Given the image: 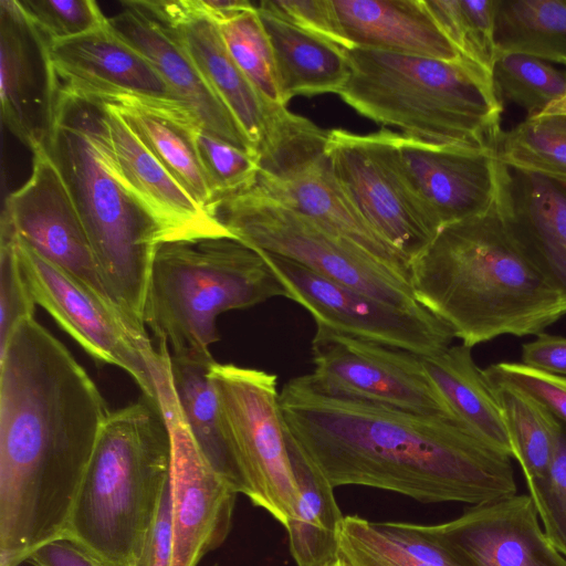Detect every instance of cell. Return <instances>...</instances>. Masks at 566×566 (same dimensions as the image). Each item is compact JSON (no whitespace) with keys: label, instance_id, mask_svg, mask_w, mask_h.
<instances>
[{"label":"cell","instance_id":"cell-1","mask_svg":"<svg viewBox=\"0 0 566 566\" xmlns=\"http://www.w3.org/2000/svg\"><path fill=\"white\" fill-rule=\"evenodd\" d=\"M112 412L70 350L36 319L0 349V566L65 536Z\"/></svg>","mask_w":566,"mask_h":566},{"label":"cell","instance_id":"cell-2","mask_svg":"<svg viewBox=\"0 0 566 566\" xmlns=\"http://www.w3.org/2000/svg\"><path fill=\"white\" fill-rule=\"evenodd\" d=\"M286 427L334 488L363 485L422 503H488L516 494L512 462L460 421L315 390L280 392Z\"/></svg>","mask_w":566,"mask_h":566},{"label":"cell","instance_id":"cell-3","mask_svg":"<svg viewBox=\"0 0 566 566\" xmlns=\"http://www.w3.org/2000/svg\"><path fill=\"white\" fill-rule=\"evenodd\" d=\"M409 277L417 302L471 348L501 335H537L566 315L495 202L482 216L441 228L410 261Z\"/></svg>","mask_w":566,"mask_h":566},{"label":"cell","instance_id":"cell-4","mask_svg":"<svg viewBox=\"0 0 566 566\" xmlns=\"http://www.w3.org/2000/svg\"><path fill=\"white\" fill-rule=\"evenodd\" d=\"M340 98L361 116L415 139L495 150L502 104L493 80L467 60L350 46Z\"/></svg>","mask_w":566,"mask_h":566},{"label":"cell","instance_id":"cell-5","mask_svg":"<svg viewBox=\"0 0 566 566\" xmlns=\"http://www.w3.org/2000/svg\"><path fill=\"white\" fill-rule=\"evenodd\" d=\"M171 437L157 400L112 412L80 485L65 536L112 566H135L170 480Z\"/></svg>","mask_w":566,"mask_h":566},{"label":"cell","instance_id":"cell-6","mask_svg":"<svg viewBox=\"0 0 566 566\" xmlns=\"http://www.w3.org/2000/svg\"><path fill=\"white\" fill-rule=\"evenodd\" d=\"M97 103L59 87L55 122L44 149L82 219L117 306L146 331L143 313L160 229L112 174L97 140Z\"/></svg>","mask_w":566,"mask_h":566},{"label":"cell","instance_id":"cell-7","mask_svg":"<svg viewBox=\"0 0 566 566\" xmlns=\"http://www.w3.org/2000/svg\"><path fill=\"white\" fill-rule=\"evenodd\" d=\"M275 296L284 286L261 253L233 237L159 244L143 323L170 353H207L219 340L217 317Z\"/></svg>","mask_w":566,"mask_h":566},{"label":"cell","instance_id":"cell-8","mask_svg":"<svg viewBox=\"0 0 566 566\" xmlns=\"http://www.w3.org/2000/svg\"><path fill=\"white\" fill-rule=\"evenodd\" d=\"M212 214L243 243L295 261L399 307H417L410 281L360 247L256 187L218 199Z\"/></svg>","mask_w":566,"mask_h":566},{"label":"cell","instance_id":"cell-9","mask_svg":"<svg viewBox=\"0 0 566 566\" xmlns=\"http://www.w3.org/2000/svg\"><path fill=\"white\" fill-rule=\"evenodd\" d=\"M326 138V130L286 108L258 149L254 187L410 281L409 260L367 222L339 186L325 153Z\"/></svg>","mask_w":566,"mask_h":566},{"label":"cell","instance_id":"cell-10","mask_svg":"<svg viewBox=\"0 0 566 566\" xmlns=\"http://www.w3.org/2000/svg\"><path fill=\"white\" fill-rule=\"evenodd\" d=\"M210 377L247 482V497L284 525L294 515L300 489L287 451L277 377L217 361Z\"/></svg>","mask_w":566,"mask_h":566},{"label":"cell","instance_id":"cell-11","mask_svg":"<svg viewBox=\"0 0 566 566\" xmlns=\"http://www.w3.org/2000/svg\"><path fill=\"white\" fill-rule=\"evenodd\" d=\"M392 135L388 128L366 135L334 128L327 132L325 153L354 206L410 262L440 228L405 177Z\"/></svg>","mask_w":566,"mask_h":566},{"label":"cell","instance_id":"cell-12","mask_svg":"<svg viewBox=\"0 0 566 566\" xmlns=\"http://www.w3.org/2000/svg\"><path fill=\"white\" fill-rule=\"evenodd\" d=\"M259 252L284 286L285 297L308 311L316 326L419 356L451 346V328L422 305L399 307L295 261Z\"/></svg>","mask_w":566,"mask_h":566},{"label":"cell","instance_id":"cell-13","mask_svg":"<svg viewBox=\"0 0 566 566\" xmlns=\"http://www.w3.org/2000/svg\"><path fill=\"white\" fill-rule=\"evenodd\" d=\"M15 244L35 304L42 306L93 359L122 368L137 382L144 396L157 400L153 365L158 350L147 332L17 238Z\"/></svg>","mask_w":566,"mask_h":566},{"label":"cell","instance_id":"cell-14","mask_svg":"<svg viewBox=\"0 0 566 566\" xmlns=\"http://www.w3.org/2000/svg\"><path fill=\"white\" fill-rule=\"evenodd\" d=\"M153 366L156 399L170 432L172 554L171 566H197L227 538L238 493L206 462L177 400L170 350L158 345Z\"/></svg>","mask_w":566,"mask_h":566},{"label":"cell","instance_id":"cell-15","mask_svg":"<svg viewBox=\"0 0 566 566\" xmlns=\"http://www.w3.org/2000/svg\"><path fill=\"white\" fill-rule=\"evenodd\" d=\"M312 354L314 369L305 377L324 395L458 420L419 355L323 326H316Z\"/></svg>","mask_w":566,"mask_h":566},{"label":"cell","instance_id":"cell-16","mask_svg":"<svg viewBox=\"0 0 566 566\" xmlns=\"http://www.w3.org/2000/svg\"><path fill=\"white\" fill-rule=\"evenodd\" d=\"M1 227L10 229L18 240L120 311L107 287L70 191L44 147L32 151L29 179L8 196Z\"/></svg>","mask_w":566,"mask_h":566},{"label":"cell","instance_id":"cell-17","mask_svg":"<svg viewBox=\"0 0 566 566\" xmlns=\"http://www.w3.org/2000/svg\"><path fill=\"white\" fill-rule=\"evenodd\" d=\"M94 101L98 105L95 130L103 156L116 180L156 221L163 243L233 237L178 184L112 105Z\"/></svg>","mask_w":566,"mask_h":566},{"label":"cell","instance_id":"cell-18","mask_svg":"<svg viewBox=\"0 0 566 566\" xmlns=\"http://www.w3.org/2000/svg\"><path fill=\"white\" fill-rule=\"evenodd\" d=\"M50 45L19 1H0L2 120L31 151L44 147L55 122L59 80Z\"/></svg>","mask_w":566,"mask_h":566},{"label":"cell","instance_id":"cell-19","mask_svg":"<svg viewBox=\"0 0 566 566\" xmlns=\"http://www.w3.org/2000/svg\"><path fill=\"white\" fill-rule=\"evenodd\" d=\"M422 527L461 566H566L526 494L472 505L452 521Z\"/></svg>","mask_w":566,"mask_h":566},{"label":"cell","instance_id":"cell-20","mask_svg":"<svg viewBox=\"0 0 566 566\" xmlns=\"http://www.w3.org/2000/svg\"><path fill=\"white\" fill-rule=\"evenodd\" d=\"M392 144L405 177L440 229L493 207L494 150L433 144L397 133Z\"/></svg>","mask_w":566,"mask_h":566},{"label":"cell","instance_id":"cell-21","mask_svg":"<svg viewBox=\"0 0 566 566\" xmlns=\"http://www.w3.org/2000/svg\"><path fill=\"white\" fill-rule=\"evenodd\" d=\"M178 40L206 82L259 149L286 106L266 102L238 67L218 24L198 0H140Z\"/></svg>","mask_w":566,"mask_h":566},{"label":"cell","instance_id":"cell-22","mask_svg":"<svg viewBox=\"0 0 566 566\" xmlns=\"http://www.w3.org/2000/svg\"><path fill=\"white\" fill-rule=\"evenodd\" d=\"M120 4L122 10L107 18L108 24L156 67L199 126L242 149L258 154L174 34L140 0H125Z\"/></svg>","mask_w":566,"mask_h":566},{"label":"cell","instance_id":"cell-23","mask_svg":"<svg viewBox=\"0 0 566 566\" xmlns=\"http://www.w3.org/2000/svg\"><path fill=\"white\" fill-rule=\"evenodd\" d=\"M499 213L559 293L566 312V184L496 159Z\"/></svg>","mask_w":566,"mask_h":566},{"label":"cell","instance_id":"cell-24","mask_svg":"<svg viewBox=\"0 0 566 566\" xmlns=\"http://www.w3.org/2000/svg\"><path fill=\"white\" fill-rule=\"evenodd\" d=\"M50 55L59 87L69 92L116 91L184 106L156 67L117 35L108 21L81 35L51 42Z\"/></svg>","mask_w":566,"mask_h":566},{"label":"cell","instance_id":"cell-25","mask_svg":"<svg viewBox=\"0 0 566 566\" xmlns=\"http://www.w3.org/2000/svg\"><path fill=\"white\" fill-rule=\"evenodd\" d=\"M74 94L112 105L178 184L211 213L214 198L196 143L201 127L188 109L178 104H166L125 92Z\"/></svg>","mask_w":566,"mask_h":566},{"label":"cell","instance_id":"cell-26","mask_svg":"<svg viewBox=\"0 0 566 566\" xmlns=\"http://www.w3.org/2000/svg\"><path fill=\"white\" fill-rule=\"evenodd\" d=\"M350 46L444 61L464 60L424 0H333Z\"/></svg>","mask_w":566,"mask_h":566},{"label":"cell","instance_id":"cell-27","mask_svg":"<svg viewBox=\"0 0 566 566\" xmlns=\"http://www.w3.org/2000/svg\"><path fill=\"white\" fill-rule=\"evenodd\" d=\"M214 363L210 352L170 353L171 381L184 419L201 455L227 484L247 496V482L222 421L210 377Z\"/></svg>","mask_w":566,"mask_h":566},{"label":"cell","instance_id":"cell-28","mask_svg":"<svg viewBox=\"0 0 566 566\" xmlns=\"http://www.w3.org/2000/svg\"><path fill=\"white\" fill-rule=\"evenodd\" d=\"M256 8L272 45L282 104L297 95L338 94L349 76L345 48Z\"/></svg>","mask_w":566,"mask_h":566},{"label":"cell","instance_id":"cell-29","mask_svg":"<svg viewBox=\"0 0 566 566\" xmlns=\"http://www.w3.org/2000/svg\"><path fill=\"white\" fill-rule=\"evenodd\" d=\"M423 369L454 417L479 440L513 458V450L493 387L463 344L421 356Z\"/></svg>","mask_w":566,"mask_h":566},{"label":"cell","instance_id":"cell-30","mask_svg":"<svg viewBox=\"0 0 566 566\" xmlns=\"http://www.w3.org/2000/svg\"><path fill=\"white\" fill-rule=\"evenodd\" d=\"M286 439L300 489L294 515L284 524L290 552L296 566H322L338 556V528L344 516L334 486L287 427Z\"/></svg>","mask_w":566,"mask_h":566},{"label":"cell","instance_id":"cell-31","mask_svg":"<svg viewBox=\"0 0 566 566\" xmlns=\"http://www.w3.org/2000/svg\"><path fill=\"white\" fill-rule=\"evenodd\" d=\"M338 556L348 566H461L420 524L358 515L339 525Z\"/></svg>","mask_w":566,"mask_h":566},{"label":"cell","instance_id":"cell-32","mask_svg":"<svg viewBox=\"0 0 566 566\" xmlns=\"http://www.w3.org/2000/svg\"><path fill=\"white\" fill-rule=\"evenodd\" d=\"M497 52L566 63V0H495Z\"/></svg>","mask_w":566,"mask_h":566},{"label":"cell","instance_id":"cell-33","mask_svg":"<svg viewBox=\"0 0 566 566\" xmlns=\"http://www.w3.org/2000/svg\"><path fill=\"white\" fill-rule=\"evenodd\" d=\"M492 387L502 410L513 458L530 486L546 476L557 450L563 422L534 398L511 387Z\"/></svg>","mask_w":566,"mask_h":566},{"label":"cell","instance_id":"cell-34","mask_svg":"<svg viewBox=\"0 0 566 566\" xmlns=\"http://www.w3.org/2000/svg\"><path fill=\"white\" fill-rule=\"evenodd\" d=\"M494 155L505 166L566 184V115L526 117L500 133Z\"/></svg>","mask_w":566,"mask_h":566},{"label":"cell","instance_id":"cell-35","mask_svg":"<svg viewBox=\"0 0 566 566\" xmlns=\"http://www.w3.org/2000/svg\"><path fill=\"white\" fill-rule=\"evenodd\" d=\"M424 3L461 56L492 77L497 55L495 0H429Z\"/></svg>","mask_w":566,"mask_h":566},{"label":"cell","instance_id":"cell-36","mask_svg":"<svg viewBox=\"0 0 566 566\" xmlns=\"http://www.w3.org/2000/svg\"><path fill=\"white\" fill-rule=\"evenodd\" d=\"M493 84L499 97L523 108L527 117L541 115L566 93V73L538 57L497 52Z\"/></svg>","mask_w":566,"mask_h":566},{"label":"cell","instance_id":"cell-37","mask_svg":"<svg viewBox=\"0 0 566 566\" xmlns=\"http://www.w3.org/2000/svg\"><path fill=\"white\" fill-rule=\"evenodd\" d=\"M218 27L229 54L260 95L271 104L283 105L272 45L258 8L239 13Z\"/></svg>","mask_w":566,"mask_h":566},{"label":"cell","instance_id":"cell-38","mask_svg":"<svg viewBox=\"0 0 566 566\" xmlns=\"http://www.w3.org/2000/svg\"><path fill=\"white\" fill-rule=\"evenodd\" d=\"M197 148L214 201L251 189L258 180L259 155L200 128ZM213 206V205H212ZM212 213V212H211Z\"/></svg>","mask_w":566,"mask_h":566},{"label":"cell","instance_id":"cell-39","mask_svg":"<svg viewBox=\"0 0 566 566\" xmlns=\"http://www.w3.org/2000/svg\"><path fill=\"white\" fill-rule=\"evenodd\" d=\"M19 3L51 42L81 35L107 21L93 0H25Z\"/></svg>","mask_w":566,"mask_h":566},{"label":"cell","instance_id":"cell-40","mask_svg":"<svg viewBox=\"0 0 566 566\" xmlns=\"http://www.w3.org/2000/svg\"><path fill=\"white\" fill-rule=\"evenodd\" d=\"M35 302L25 282L17 253L15 237L1 228L0 240V349L14 329L34 318Z\"/></svg>","mask_w":566,"mask_h":566},{"label":"cell","instance_id":"cell-41","mask_svg":"<svg viewBox=\"0 0 566 566\" xmlns=\"http://www.w3.org/2000/svg\"><path fill=\"white\" fill-rule=\"evenodd\" d=\"M543 531L552 545L566 557V424L563 423L557 450L546 476L527 486Z\"/></svg>","mask_w":566,"mask_h":566},{"label":"cell","instance_id":"cell-42","mask_svg":"<svg viewBox=\"0 0 566 566\" xmlns=\"http://www.w3.org/2000/svg\"><path fill=\"white\" fill-rule=\"evenodd\" d=\"M483 373L492 386L511 387L534 398L566 424V377L504 361L490 365Z\"/></svg>","mask_w":566,"mask_h":566},{"label":"cell","instance_id":"cell-43","mask_svg":"<svg viewBox=\"0 0 566 566\" xmlns=\"http://www.w3.org/2000/svg\"><path fill=\"white\" fill-rule=\"evenodd\" d=\"M259 4L308 33L345 49L350 48L342 32L333 0H264Z\"/></svg>","mask_w":566,"mask_h":566},{"label":"cell","instance_id":"cell-44","mask_svg":"<svg viewBox=\"0 0 566 566\" xmlns=\"http://www.w3.org/2000/svg\"><path fill=\"white\" fill-rule=\"evenodd\" d=\"M171 554L172 516L169 480L135 566H171Z\"/></svg>","mask_w":566,"mask_h":566},{"label":"cell","instance_id":"cell-45","mask_svg":"<svg viewBox=\"0 0 566 566\" xmlns=\"http://www.w3.org/2000/svg\"><path fill=\"white\" fill-rule=\"evenodd\" d=\"M28 562L34 566H112L67 536L43 544Z\"/></svg>","mask_w":566,"mask_h":566},{"label":"cell","instance_id":"cell-46","mask_svg":"<svg viewBox=\"0 0 566 566\" xmlns=\"http://www.w3.org/2000/svg\"><path fill=\"white\" fill-rule=\"evenodd\" d=\"M522 364L566 377V337L539 333L522 345Z\"/></svg>","mask_w":566,"mask_h":566},{"label":"cell","instance_id":"cell-47","mask_svg":"<svg viewBox=\"0 0 566 566\" xmlns=\"http://www.w3.org/2000/svg\"><path fill=\"white\" fill-rule=\"evenodd\" d=\"M198 2L203 12L217 24L239 13L256 8V6L247 0H198Z\"/></svg>","mask_w":566,"mask_h":566},{"label":"cell","instance_id":"cell-48","mask_svg":"<svg viewBox=\"0 0 566 566\" xmlns=\"http://www.w3.org/2000/svg\"><path fill=\"white\" fill-rule=\"evenodd\" d=\"M566 65V63H565ZM546 115H566V93L557 101L548 105L538 116ZM536 117V116H535Z\"/></svg>","mask_w":566,"mask_h":566},{"label":"cell","instance_id":"cell-49","mask_svg":"<svg viewBox=\"0 0 566 566\" xmlns=\"http://www.w3.org/2000/svg\"><path fill=\"white\" fill-rule=\"evenodd\" d=\"M322 566H348V565L342 557L337 556L336 558L329 560L328 563H326Z\"/></svg>","mask_w":566,"mask_h":566}]
</instances>
